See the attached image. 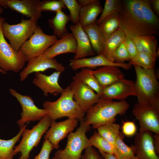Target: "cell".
<instances>
[{"label": "cell", "instance_id": "obj_9", "mask_svg": "<svg viewBox=\"0 0 159 159\" xmlns=\"http://www.w3.org/2000/svg\"><path fill=\"white\" fill-rule=\"evenodd\" d=\"M5 21L4 17H0V68L5 72L17 73L23 68L26 61L21 52L14 49L5 39L1 28Z\"/></svg>", "mask_w": 159, "mask_h": 159}, {"label": "cell", "instance_id": "obj_21", "mask_svg": "<svg viewBox=\"0 0 159 159\" xmlns=\"http://www.w3.org/2000/svg\"><path fill=\"white\" fill-rule=\"evenodd\" d=\"M70 30L74 35L76 41L77 50L73 59H77L95 55L86 33L79 23L70 26Z\"/></svg>", "mask_w": 159, "mask_h": 159}, {"label": "cell", "instance_id": "obj_40", "mask_svg": "<svg viewBox=\"0 0 159 159\" xmlns=\"http://www.w3.org/2000/svg\"><path fill=\"white\" fill-rule=\"evenodd\" d=\"M81 159H104L100 153L92 146L85 149L84 153L81 157Z\"/></svg>", "mask_w": 159, "mask_h": 159}, {"label": "cell", "instance_id": "obj_51", "mask_svg": "<svg viewBox=\"0 0 159 159\" xmlns=\"http://www.w3.org/2000/svg\"><path fill=\"white\" fill-rule=\"evenodd\" d=\"M0 159H2L0 158Z\"/></svg>", "mask_w": 159, "mask_h": 159}, {"label": "cell", "instance_id": "obj_41", "mask_svg": "<svg viewBox=\"0 0 159 159\" xmlns=\"http://www.w3.org/2000/svg\"><path fill=\"white\" fill-rule=\"evenodd\" d=\"M122 133L127 136H132L136 133L137 130L135 123L132 121L124 122L122 126Z\"/></svg>", "mask_w": 159, "mask_h": 159}, {"label": "cell", "instance_id": "obj_33", "mask_svg": "<svg viewBox=\"0 0 159 159\" xmlns=\"http://www.w3.org/2000/svg\"><path fill=\"white\" fill-rule=\"evenodd\" d=\"M89 140L91 146L98 149L99 153L114 154V146L97 132L95 131Z\"/></svg>", "mask_w": 159, "mask_h": 159}, {"label": "cell", "instance_id": "obj_20", "mask_svg": "<svg viewBox=\"0 0 159 159\" xmlns=\"http://www.w3.org/2000/svg\"><path fill=\"white\" fill-rule=\"evenodd\" d=\"M77 50L75 38L72 33H68L57 40L42 55L46 58H53L60 54L73 53Z\"/></svg>", "mask_w": 159, "mask_h": 159}, {"label": "cell", "instance_id": "obj_34", "mask_svg": "<svg viewBox=\"0 0 159 159\" xmlns=\"http://www.w3.org/2000/svg\"><path fill=\"white\" fill-rule=\"evenodd\" d=\"M156 58L143 52H138L136 55L131 59L128 63L132 65H136L145 69L155 68Z\"/></svg>", "mask_w": 159, "mask_h": 159}, {"label": "cell", "instance_id": "obj_14", "mask_svg": "<svg viewBox=\"0 0 159 159\" xmlns=\"http://www.w3.org/2000/svg\"><path fill=\"white\" fill-rule=\"evenodd\" d=\"M130 96H137L135 84L133 81L124 78L104 88L100 98L122 101Z\"/></svg>", "mask_w": 159, "mask_h": 159}, {"label": "cell", "instance_id": "obj_36", "mask_svg": "<svg viewBox=\"0 0 159 159\" xmlns=\"http://www.w3.org/2000/svg\"><path fill=\"white\" fill-rule=\"evenodd\" d=\"M66 7L68 9L70 21L74 24L79 23L80 13L82 6L76 0H62Z\"/></svg>", "mask_w": 159, "mask_h": 159}, {"label": "cell", "instance_id": "obj_12", "mask_svg": "<svg viewBox=\"0 0 159 159\" xmlns=\"http://www.w3.org/2000/svg\"><path fill=\"white\" fill-rule=\"evenodd\" d=\"M42 2L39 0H0V5L37 21L42 16Z\"/></svg>", "mask_w": 159, "mask_h": 159}, {"label": "cell", "instance_id": "obj_28", "mask_svg": "<svg viewBox=\"0 0 159 159\" xmlns=\"http://www.w3.org/2000/svg\"><path fill=\"white\" fill-rule=\"evenodd\" d=\"M74 80L83 83L92 89L100 96L102 89L93 75L92 70L88 68H82L80 71L76 73L72 77Z\"/></svg>", "mask_w": 159, "mask_h": 159}, {"label": "cell", "instance_id": "obj_43", "mask_svg": "<svg viewBox=\"0 0 159 159\" xmlns=\"http://www.w3.org/2000/svg\"><path fill=\"white\" fill-rule=\"evenodd\" d=\"M153 143L155 152L158 155L159 153V134L153 135Z\"/></svg>", "mask_w": 159, "mask_h": 159}, {"label": "cell", "instance_id": "obj_37", "mask_svg": "<svg viewBox=\"0 0 159 159\" xmlns=\"http://www.w3.org/2000/svg\"><path fill=\"white\" fill-rule=\"evenodd\" d=\"M130 59V57L126 49L124 41L115 51L113 56V60L115 62L122 64L126 61Z\"/></svg>", "mask_w": 159, "mask_h": 159}, {"label": "cell", "instance_id": "obj_11", "mask_svg": "<svg viewBox=\"0 0 159 159\" xmlns=\"http://www.w3.org/2000/svg\"><path fill=\"white\" fill-rule=\"evenodd\" d=\"M132 113L139 121L140 130L159 134V112L151 106L137 102Z\"/></svg>", "mask_w": 159, "mask_h": 159}, {"label": "cell", "instance_id": "obj_31", "mask_svg": "<svg viewBox=\"0 0 159 159\" xmlns=\"http://www.w3.org/2000/svg\"><path fill=\"white\" fill-rule=\"evenodd\" d=\"M114 155L117 159H132L136 156L133 145L129 147L124 142L121 132L116 141Z\"/></svg>", "mask_w": 159, "mask_h": 159}, {"label": "cell", "instance_id": "obj_50", "mask_svg": "<svg viewBox=\"0 0 159 159\" xmlns=\"http://www.w3.org/2000/svg\"><path fill=\"white\" fill-rule=\"evenodd\" d=\"M52 159H59L56 158L54 157H53V158H52Z\"/></svg>", "mask_w": 159, "mask_h": 159}, {"label": "cell", "instance_id": "obj_1", "mask_svg": "<svg viewBox=\"0 0 159 159\" xmlns=\"http://www.w3.org/2000/svg\"><path fill=\"white\" fill-rule=\"evenodd\" d=\"M118 12L120 28L131 39L145 35L158 36L159 32L149 24L141 8V0H121Z\"/></svg>", "mask_w": 159, "mask_h": 159}, {"label": "cell", "instance_id": "obj_25", "mask_svg": "<svg viewBox=\"0 0 159 159\" xmlns=\"http://www.w3.org/2000/svg\"><path fill=\"white\" fill-rule=\"evenodd\" d=\"M125 35L120 28L110 36L104 42L102 54L110 61L113 62L114 53L124 41Z\"/></svg>", "mask_w": 159, "mask_h": 159}, {"label": "cell", "instance_id": "obj_24", "mask_svg": "<svg viewBox=\"0 0 159 159\" xmlns=\"http://www.w3.org/2000/svg\"><path fill=\"white\" fill-rule=\"evenodd\" d=\"M138 52L150 54L156 58L158 54L157 52L158 41L155 36L145 35L132 39Z\"/></svg>", "mask_w": 159, "mask_h": 159}, {"label": "cell", "instance_id": "obj_39", "mask_svg": "<svg viewBox=\"0 0 159 159\" xmlns=\"http://www.w3.org/2000/svg\"><path fill=\"white\" fill-rule=\"evenodd\" d=\"M54 149L52 144L48 140L44 139L39 153L33 159H49L50 154Z\"/></svg>", "mask_w": 159, "mask_h": 159}, {"label": "cell", "instance_id": "obj_23", "mask_svg": "<svg viewBox=\"0 0 159 159\" xmlns=\"http://www.w3.org/2000/svg\"><path fill=\"white\" fill-rule=\"evenodd\" d=\"M102 10L100 1L94 0L88 5L82 7L79 23L82 27L96 23L97 18Z\"/></svg>", "mask_w": 159, "mask_h": 159}, {"label": "cell", "instance_id": "obj_16", "mask_svg": "<svg viewBox=\"0 0 159 159\" xmlns=\"http://www.w3.org/2000/svg\"><path fill=\"white\" fill-rule=\"evenodd\" d=\"M152 132L142 131L136 133L133 145L136 156L140 159H159L153 143Z\"/></svg>", "mask_w": 159, "mask_h": 159}, {"label": "cell", "instance_id": "obj_44", "mask_svg": "<svg viewBox=\"0 0 159 159\" xmlns=\"http://www.w3.org/2000/svg\"><path fill=\"white\" fill-rule=\"evenodd\" d=\"M150 3L151 6H152L156 14H159V0H150Z\"/></svg>", "mask_w": 159, "mask_h": 159}, {"label": "cell", "instance_id": "obj_5", "mask_svg": "<svg viewBox=\"0 0 159 159\" xmlns=\"http://www.w3.org/2000/svg\"><path fill=\"white\" fill-rule=\"evenodd\" d=\"M91 129L85 119L80 121V126L75 132H71L67 135V142L63 149L57 150L54 157L59 159H81L84 150L91 146L86 133Z\"/></svg>", "mask_w": 159, "mask_h": 159}, {"label": "cell", "instance_id": "obj_46", "mask_svg": "<svg viewBox=\"0 0 159 159\" xmlns=\"http://www.w3.org/2000/svg\"><path fill=\"white\" fill-rule=\"evenodd\" d=\"M79 4L82 7L87 6L92 2L94 0H78Z\"/></svg>", "mask_w": 159, "mask_h": 159}, {"label": "cell", "instance_id": "obj_26", "mask_svg": "<svg viewBox=\"0 0 159 159\" xmlns=\"http://www.w3.org/2000/svg\"><path fill=\"white\" fill-rule=\"evenodd\" d=\"M69 21V16L62 10L56 12L54 17L49 19L48 21L54 35L60 39L68 33L66 25Z\"/></svg>", "mask_w": 159, "mask_h": 159}, {"label": "cell", "instance_id": "obj_38", "mask_svg": "<svg viewBox=\"0 0 159 159\" xmlns=\"http://www.w3.org/2000/svg\"><path fill=\"white\" fill-rule=\"evenodd\" d=\"M62 0H51L42 1L40 10L42 12L49 11L55 12L66 8Z\"/></svg>", "mask_w": 159, "mask_h": 159}, {"label": "cell", "instance_id": "obj_15", "mask_svg": "<svg viewBox=\"0 0 159 159\" xmlns=\"http://www.w3.org/2000/svg\"><path fill=\"white\" fill-rule=\"evenodd\" d=\"M69 86L74 100L85 113L100 99V96L93 90L78 81L73 80Z\"/></svg>", "mask_w": 159, "mask_h": 159}, {"label": "cell", "instance_id": "obj_19", "mask_svg": "<svg viewBox=\"0 0 159 159\" xmlns=\"http://www.w3.org/2000/svg\"><path fill=\"white\" fill-rule=\"evenodd\" d=\"M61 73L56 71L48 76L41 72H36L32 82L42 90L45 96H48L49 94L56 96L61 94L63 90L58 82Z\"/></svg>", "mask_w": 159, "mask_h": 159}, {"label": "cell", "instance_id": "obj_10", "mask_svg": "<svg viewBox=\"0 0 159 159\" xmlns=\"http://www.w3.org/2000/svg\"><path fill=\"white\" fill-rule=\"evenodd\" d=\"M9 90L11 94L17 99L22 108L21 117L17 121L19 126L31 121H40L47 115L45 109L39 108L35 105L29 95H22L13 89H10Z\"/></svg>", "mask_w": 159, "mask_h": 159}, {"label": "cell", "instance_id": "obj_3", "mask_svg": "<svg viewBox=\"0 0 159 159\" xmlns=\"http://www.w3.org/2000/svg\"><path fill=\"white\" fill-rule=\"evenodd\" d=\"M133 66L136 74L135 84L138 102L151 106L159 112V83L155 68L145 69Z\"/></svg>", "mask_w": 159, "mask_h": 159}, {"label": "cell", "instance_id": "obj_22", "mask_svg": "<svg viewBox=\"0 0 159 159\" xmlns=\"http://www.w3.org/2000/svg\"><path fill=\"white\" fill-rule=\"evenodd\" d=\"M92 73L102 89L117 81L124 78V75L119 67L114 66L101 67Z\"/></svg>", "mask_w": 159, "mask_h": 159}, {"label": "cell", "instance_id": "obj_49", "mask_svg": "<svg viewBox=\"0 0 159 159\" xmlns=\"http://www.w3.org/2000/svg\"><path fill=\"white\" fill-rule=\"evenodd\" d=\"M132 159H140L138 158L137 156H135V157L134 158H133Z\"/></svg>", "mask_w": 159, "mask_h": 159}, {"label": "cell", "instance_id": "obj_30", "mask_svg": "<svg viewBox=\"0 0 159 159\" xmlns=\"http://www.w3.org/2000/svg\"><path fill=\"white\" fill-rule=\"evenodd\" d=\"M105 41L120 28L118 12L110 15L97 24Z\"/></svg>", "mask_w": 159, "mask_h": 159}, {"label": "cell", "instance_id": "obj_32", "mask_svg": "<svg viewBox=\"0 0 159 159\" xmlns=\"http://www.w3.org/2000/svg\"><path fill=\"white\" fill-rule=\"evenodd\" d=\"M120 125L111 123L102 125L97 129V132L115 148L117 139L120 132Z\"/></svg>", "mask_w": 159, "mask_h": 159}, {"label": "cell", "instance_id": "obj_13", "mask_svg": "<svg viewBox=\"0 0 159 159\" xmlns=\"http://www.w3.org/2000/svg\"><path fill=\"white\" fill-rule=\"evenodd\" d=\"M78 121L77 119L72 118L57 122L52 121L50 128L45 133L44 139L48 140L54 148L58 149L59 142L72 132L77 126Z\"/></svg>", "mask_w": 159, "mask_h": 159}, {"label": "cell", "instance_id": "obj_47", "mask_svg": "<svg viewBox=\"0 0 159 159\" xmlns=\"http://www.w3.org/2000/svg\"><path fill=\"white\" fill-rule=\"evenodd\" d=\"M3 7L0 5V15L4 11V9Z\"/></svg>", "mask_w": 159, "mask_h": 159}, {"label": "cell", "instance_id": "obj_48", "mask_svg": "<svg viewBox=\"0 0 159 159\" xmlns=\"http://www.w3.org/2000/svg\"><path fill=\"white\" fill-rule=\"evenodd\" d=\"M0 72L3 74H5L6 73V72L0 68Z\"/></svg>", "mask_w": 159, "mask_h": 159}, {"label": "cell", "instance_id": "obj_18", "mask_svg": "<svg viewBox=\"0 0 159 159\" xmlns=\"http://www.w3.org/2000/svg\"><path fill=\"white\" fill-rule=\"evenodd\" d=\"M69 65L71 68L74 71L82 68L91 69L106 66H116L125 69H129L131 67V65L129 63L120 64L111 61L102 54L89 58L71 59L69 60Z\"/></svg>", "mask_w": 159, "mask_h": 159}, {"label": "cell", "instance_id": "obj_27", "mask_svg": "<svg viewBox=\"0 0 159 159\" xmlns=\"http://www.w3.org/2000/svg\"><path fill=\"white\" fill-rule=\"evenodd\" d=\"M87 34L92 47L97 55L102 54L105 40L96 23L82 27Z\"/></svg>", "mask_w": 159, "mask_h": 159}, {"label": "cell", "instance_id": "obj_8", "mask_svg": "<svg viewBox=\"0 0 159 159\" xmlns=\"http://www.w3.org/2000/svg\"><path fill=\"white\" fill-rule=\"evenodd\" d=\"M58 39L54 35L45 34L41 27L37 25L31 37L22 45L19 51L26 62L42 55Z\"/></svg>", "mask_w": 159, "mask_h": 159}, {"label": "cell", "instance_id": "obj_17", "mask_svg": "<svg viewBox=\"0 0 159 159\" xmlns=\"http://www.w3.org/2000/svg\"><path fill=\"white\" fill-rule=\"evenodd\" d=\"M26 66L20 74V80H25L28 75L33 72H44L49 69H55L61 72L65 69V67L54 58H46L42 55L30 60Z\"/></svg>", "mask_w": 159, "mask_h": 159}, {"label": "cell", "instance_id": "obj_7", "mask_svg": "<svg viewBox=\"0 0 159 159\" xmlns=\"http://www.w3.org/2000/svg\"><path fill=\"white\" fill-rule=\"evenodd\" d=\"M37 25V21L35 20L22 18L20 23L15 24L4 21L1 25L2 31L11 46L19 51L23 44L33 34Z\"/></svg>", "mask_w": 159, "mask_h": 159}, {"label": "cell", "instance_id": "obj_6", "mask_svg": "<svg viewBox=\"0 0 159 159\" xmlns=\"http://www.w3.org/2000/svg\"><path fill=\"white\" fill-rule=\"evenodd\" d=\"M52 121L50 117L47 115L31 129H25L19 144L14 148L16 153H21L18 159H28L31 151L39 145L42 136L50 126Z\"/></svg>", "mask_w": 159, "mask_h": 159}, {"label": "cell", "instance_id": "obj_4", "mask_svg": "<svg viewBox=\"0 0 159 159\" xmlns=\"http://www.w3.org/2000/svg\"><path fill=\"white\" fill-rule=\"evenodd\" d=\"M44 109L47 112L52 121L64 117L81 121L85 119V113L74 100L69 86L63 90L60 97L56 100L47 101L43 104Z\"/></svg>", "mask_w": 159, "mask_h": 159}, {"label": "cell", "instance_id": "obj_2", "mask_svg": "<svg viewBox=\"0 0 159 159\" xmlns=\"http://www.w3.org/2000/svg\"><path fill=\"white\" fill-rule=\"evenodd\" d=\"M130 107L126 101H114L100 98L85 113L86 122L94 129L110 123H114L118 115H123Z\"/></svg>", "mask_w": 159, "mask_h": 159}, {"label": "cell", "instance_id": "obj_35", "mask_svg": "<svg viewBox=\"0 0 159 159\" xmlns=\"http://www.w3.org/2000/svg\"><path fill=\"white\" fill-rule=\"evenodd\" d=\"M122 7L121 0H106L101 14L97 20L96 24H100L106 17L116 12H118Z\"/></svg>", "mask_w": 159, "mask_h": 159}, {"label": "cell", "instance_id": "obj_42", "mask_svg": "<svg viewBox=\"0 0 159 159\" xmlns=\"http://www.w3.org/2000/svg\"><path fill=\"white\" fill-rule=\"evenodd\" d=\"M124 42L131 59L134 57L137 54V49L132 39L125 36Z\"/></svg>", "mask_w": 159, "mask_h": 159}, {"label": "cell", "instance_id": "obj_45", "mask_svg": "<svg viewBox=\"0 0 159 159\" xmlns=\"http://www.w3.org/2000/svg\"><path fill=\"white\" fill-rule=\"evenodd\" d=\"M104 159H117L114 154L104 153H100Z\"/></svg>", "mask_w": 159, "mask_h": 159}, {"label": "cell", "instance_id": "obj_29", "mask_svg": "<svg viewBox=\"0 0 159 159\" xmlns=\"http://www.w3.org/2000/svg\"><path fill=\"white\" fill-rule=\"evenodd\" d=\"M27 125L19 126L20 130L18 133L12 139L9 140L0 138V158L2 159H13L17 154L14 151V146L20 139Z\"/></svg>", "mask_w": 159, "mask_h": 159}]
</instances>
